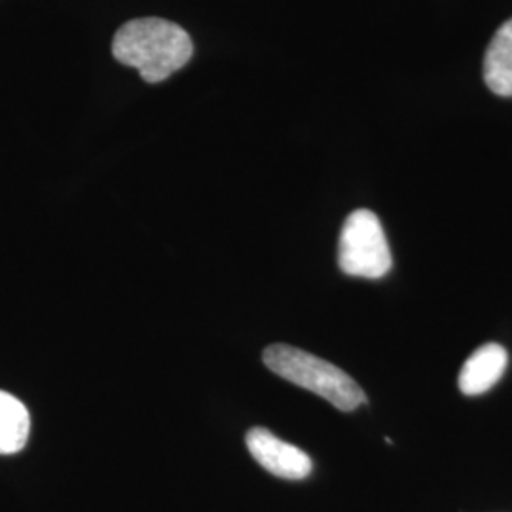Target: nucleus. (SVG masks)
<instances>
[{"label": "nucleus", "mask_w": 512, "mask_h": 512, "mask_svg": "<svg viewBox=\"0 0 512 512\" xmlns=\"http://www.w3.org/2000/svg\"><path fill=\"white\" fill-rule=\"evenodd\" d=\"M194 44L181 25L160 18L131 19L112 38V55L148 84L164 82L192 59Z\"/></svg>", "instance_id": "obj_1"}, {"label": "nucleus", "mask_w": 512, "mask_h": 512, "mask_svg": "<svg viewBox=\"0 0 512 512\" xmlns=\"http://www.w3.org/2000/svg\"><path fill=\"white\" fill-rule=\"evenodd\" d=\"M262 359L283 380L323 397L342 412H351L366 403L365 391L349 374L304 349L274 344L264 349Z\"/></svg>", "instance_id": "obj_2"}, {"label": "nucleus", "mask_w": 512, "mask_h": 512, "mask_svg": "<svg viewBox=\"0 0 512 512\" xmlns=\"http://www.w3.org/2000/svg\"><path fill=\"white\" fill-rule=\"evenodd\" d=\"M338 264L344 274L365 279H380L391 270L393 258L384 226L372 211L357 209L344 222Z\"/></svg>", "instance_id": "obj_3"}, {"label": "nucleus", "mask_w": 512, "mask_h": 512, "mask_svg": "<svg viewBox=\"0 0 512 512\" xmlns=\"http://www.w3.org/2000/svg\"><path fill=\"white\" fill-rule=\"evenodd\" d=\"M245 442L256 463L279 478L302 480L313 471V461L304 450L277 439L272 431L264 427L251 429Z\"/></svg>", "instance_id": "obj_4"}, {"label": "nucleus", "mask_w": 512, "mask_h": 512, "mask_svg": "<svg viewBox=\"0 0 512 512\" xmlns=\"http://www.w3.org/2000/svg\"><path fill=\"white\" fill-rule=\"evenodd\" d=\"M509 363L507 349L499 344H486L476 349L459 372V389L467 397L490 391L503 376Z\"/></svg>", "instance_id": "obj_5"}, {"label": "nucleus", "mask_w": 512, "mask_h": 512, "mask_svg": "<svg viewBox=\"0 0 512 512\" xmlns=\"http://www.w3.org/2000/svg\"><path fill=\"white\" fill-rule=\"evenodd\" d=\"M484 80L501 97H512V19L497 31L484 57Z\"/></svg>", "instance_id": "obj_6"}, {"label": "nucleus", "mask_w": 512, "mask_h": 512, "mask_svg": "<svg viewBox=\"0 0 512 512\" xmlns=\"http://www.w3.org/2000/svg\"><path fill=\"white\" fill-rule=\"evenodd\" d=\"M31 418L25 404L0 391V456L18 454L29 439Z\"/></svg>", "instance_id": "obj_7"}]
</instances>
